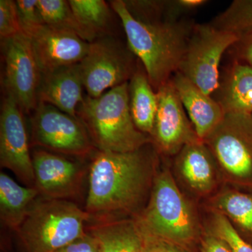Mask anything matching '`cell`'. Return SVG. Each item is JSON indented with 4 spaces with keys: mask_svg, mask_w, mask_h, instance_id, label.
I'll list each match as a JSON object with an SVG mask.
<instances>
[{
    "mask_svg": "<svg viewBox=\"0 0 252 252\" xmlns=\"http://www.w3.org/2000/svg\"><path fill=\"white\" fill-rule=\"evenodd\" d=\"M147 145L124 153L99 151L89 176L85 211L90 217L109 220L140 203L150 177L152 158Z\"/></svg>",
    "mask_w": 252,
    "mask_h": 252,
    "instance_id": "1",
    "label": "cell"
},
{
    "mask_svg": "<svg viewBox=\"0 0 252 252\" xmlns=\"http://www.w3.org/2000/svg\"><path fill=\"white\" fill-rule=\"evenodd\" d=\"M109 5L122 21L129 49L157 91L180 69L195 24L183 18L143 22L130 14L123 0L110 1Z\"/></svg>",
    "mask_w": 252,
    "mask_h": 252,
    "instance_id": "2",
    "label": "cell"
},
{
    "mask_svg": "<svg viewBox=\"0 0 252 252\" xmlns=\"http://www.w3.org/2000/svg\"><path fill=\"white\" fill-rule=\"evenodd\" d=\"M77 117L99 152L138 150L152 142L132 120L129 106L128 82L113 88L98 97L84 95L78 106Z\"/></svg>",
    "mask_w": 252,
    "mask_h": 252,
    "instance_id": "3",
    "label": "cell"
},
{
    "mask_svg": "<svg viewBox=\"0 0 252 252\" xmlns=\"http://www.w3.org/2000/svg\"><path fill=\"white\" fill-rule=\"evenodd\" d=\"M90 215L63 199H36L16 233L27 252H52L86 235Z\"/></svg>",
    "mask_w": 252,
    "mask_h": 252,
    "instance_id": "4",
    "label": "cell"
},
{
    "mask_svg": "<svg viewBox=\"0 0 252 252\" xmlns=\"http://www.w3.org/2000/svg\"><path fill=\"white\" fill-rule=\"evenodd\" d=\"M140 231L169 240L190 251L198 228L188 202L167 170L154 180L148 205L135 220Z\"/></svg>",
    "mask_w": 252,
    "mask_h": 252,
    "instance_id": "5",
    "label": "cell"
},
{
    "mask_svg": "<svg viewBox=\"0 0 252 252\" xmlns=\"http://www.w3.org/2000/svg\"><path fill=\"white\" fill-rule=\"evenodd\" d=\"M135 57L127 44L113 36H100L89 43L87 54L79 63L87 95L98 97L129 82L138 68Z\"/></svg>",
    "mask_w": 252,
    "mask_h": 252,
    "instance_id": "6",
    "label": "cell"
},
{
    "mask_svg": "<svg viewBox=\"0 0 252 252\" xmlns=\"http://www.w3.org/2000/svg\"><path fill=\"white\" fill-rule=\"evenodd\" d=\"M239 38L211 24L195 25L178 72L205 94L211 95L220 87L222 56Z\"/></svg>",
    "mask_w": 252,
    "mask_h": 252,
    "instance_id": "7",
    "label": "cell"
},
{
    "mask_svg": "<svg viewBox=\"0 0 252 252\" xmlns=\"http://www.w3.org/2000/svg\"><path fill=\"white\" fill-rule=\"evenodd\" d=\"M203 142L229 177L252 189V114H225Z\"/></svg>",
    "mask_w": 252,
    "mask_h": 252,
    "instance_id": "8",
    "label": "cell"
},
{
    "mask_svg": "<svg viewBox=\"0 0 252 252\" xmlns=\"http://www.w3.org/2000/svg\"><path fill=\"white\" fill-rule=\"evenodd\" d=\"M31 122L33 142L43 148L79 157L94 148L82 122L51 104L38 102Z\"/></svg>",
    "mask_w": 252,
    "mask_h": 252,
    "instance_id": "9",
    "label": "cell"
},
{
    "mask_svg": "<svg viewBox=\"0 0 252 252\" xmlns=\"http://www.w3.org/2000/svg\"><path fill=\"white\" fill-rule=\"evenodd\" d=\"M1 41L5 63V94L14 97L24 114H31L38 104L41 77L31 39L20 33Z\"/></svg>",
    "mask_w": 252,
    "mask_h": 252,
    "instance_id": "10",
    "label": "cell"
},
{
    "mask_svg": "<svg viewBox=\"0 0 252 252\" xmlns=\"http://www.w3.org/2000/svg\"><path fill=\"white\" fill-rule=\"evenodd\" d=\"M23 114L14 97L5 94L0 114V164L28 187H35Z\"/></svg>",
    "mask_w": 252,
    "mask_h": 252,
    "instance_id": "11",
    "label": "cell"
},
{
    "mask_svg": "<svg viewBox=\"0 0 252 252\" xmlns=\"http://www.w3.org/2000/svg\"><path fill=\"white\" fill-rule=\"evenodd\" d=\"M158 108L152 140L163 153L175 154L198 138L171 79L157 91Z\"/></svg>",
    "mask_w": 252,
    "mask_h": 252,
    "instance_id": "12",
    "label": "cell"
},
{
    "mask_svg": "<svg viewBox=\"0 0 252 252\" xmlns=\"http://www.w3.org/2000/svg\"><path fill=\"white\" fill-rule=\"evenodd\" d=\"M29 38L41 74L79 64L89 47V42L74 33L45 25Z\"/></svg>",
    "mask_w": 252,
    "mask_h": 252,
    "instance_id": "13",
    "label": "cell"
},
{
    "mask_svg": "<svg viewBox=\"0 0 252 252\" xmlns=\"http://www.w3.org/2000/svg\"><path fill=\"white\" fill-rule=\"evenodd\" d=\"M32 159L35 188L41 197L64 200L74 195L81 177L79 165L46 150L34 151Z\"/></svg>",
    "mask_w": 252,
    "mask_h": 252,
    "instance_id": "14",
    "label": "cell"
},
{
    "mask_svg": "<svg viewBox=\"0 0 252 252\" xmlns=\"http://www.w3.org/2000/svg\"><path fill=\"white\" fill-rule=\"evenodd\" d=\"M171 81L195 133L204 142L223 120L224 111L216 99L205 94L180 72H176Z\"/></svg>",
    "mask_w": 252,
    "mask_h": 252,
    "instance_id": "15",
    "label": "cell"
},
{
    "mask_svg": "<svg viewBox=\"0 0 252 252\" xmlns=\"http://www.w3.org/2000/svg\"><path fill=\"white\" fill-rule=\"evenodd\" d=\"M79 64L41 74L38 102L51 104L62 112L77 117V109L84 99V89Z\"/></svg>",
    "mask_w": 252,
    "mask_h": 252,
    "instance_id": "16",
    "label": "cell"
},
{
    "mask_svg": "<svg viewBox=\"0 0 252 252\" xmlns=\"http://www.w3.org/2000/svg\"><path fill=\"white\" fill-rule=\"evenodd\" d=\"M214 156L203 141L186 145L180 152L178 167L187 184L198 192L211 190L215 182Z\"/></svg>",
    "mask_w": 252,
    "mask_h": 252,
    "instance_id": "17",
    "label": "cell"
},
{
    "mask_svg": "<svg viewBox=\"0 0 252 252\" xmlns=\"http://www.w3.org/2000/svg\"><path fill=\"white\" fill-rule=\"evenodd\" d=\"M35 187L18 185L9 175L0 174V219L6 227L16 231L33 204L39 198Z\"/></svg>",
    "mask_w": 252,
    "mask_h": 252,
    "instance_id": "18",
    "label": "cell"
},
{
    "mask_svg": "<svg viewBox=\"0 0 252 252\" xmlns=\"http://www.w3.org/2000/svg\"><path fill=\"white\" fill-rule=\"evenodd\" d=\"M128 89L129 106L134 124L139 130L152 137L158 108L157 93L143 67L137 68L129 81Z\"/></svg>",
    "mask_w": 252,
    "mask_h": 252,
    "instance_id": "19",
    "label": "cell"
},
{
    "mask_svg": "<svg viewBox=\"0 0 252 252\" xmlns=\"http://www.w3.org/2000/svg\"><path fill=\"white\" fill-rule=\"evenodd\" d=\"M98 252H142V237L135 220L102 222L89 229Z\"/></svg>",
    "mask_w": 252,
    "mask_h": 252,
    "instance_id": "20",
    "label": "cell"
},
{
    "mask_svg": "<svg viewBox=\"0 0 252 252\" xmlns=\"http://www.w3.org/2000/svg\"><path fill=\"white\" fill-rule=\"evenodd\" d=\"M217 102L225 114H252V67L235 62L230 68Z\"/></svg>",
    "mask_w": 252,
    "mask_h": 252,
    "instance_id": "21",
    "label": "cell"
},
{
    "mask_svg": "<svg viewBox=\"0 0 252 252\" xmlns=\"http://www.w3.org/2000/svg\"><path fill=\"white\" fill-rule=\"evenodd\" d=\"M77 21L94 41L103 35L112 20V7L103 0H69Z\"/></svg>",
    "mask_w": 252,
    "mask_h": 252,
    "instance_id": "22",
    "label": "cell"
},
{
    "mask_svg": "<svg viewBox=\"0 0 252 252\" xmlns=\"http://www.w3.org/2000/svg\"><path fill=\"white\" fill-rule=\"evenodd\" d=\"M41 19L48 27L74 33L87 42H92L65 0H38Z\"/></svg>",
    "mask_w": 252,
    "mask_h": 252,
    "instance_id": "23",
    "label": "cell"
},
{
    "mask_svg": "<svg viewBox=\"0 0 252 252\" xmlns=\"http://www.w3.org/2000/svg\"><path fill=\"white\" fill-rule=\"evenodd\" d=\"M215 206L252 238V193L238 190L225 192L217 197Z\"/></svg>",
    "mask_w": 252,
    "mask_h": 252,
    "instance_id": "24",
    "label": "cell"
},
{
    "mask_svg": "<svg viewBox=\"0 0 252 252\" xmlns=\"http://www.w3.org/2000/svg\"><path fill=\"white\" fill-rule=\"evenodd\" d=\"M210 24L220 31L233 33L239 41L252 35V0H235Z\"/></svg>",
    "mask_w": 252,
    "mask_h": 252,
    "instance_id": "25",
    "label": "cell"
},
{
    "mask_svg": "<svg viewBox=\"0 0 252 252\" xmlns=\"http://www.w3.org/2000/svg\"><path fill=\"white\" fill-rule=\"evenodd\" d=\"M215 235L227 245L232 252H252V245L243 238L228 218L217 212L213 221Z\"/></svg>",
    "mask_w": 252,
    "mask_h": 252,
    "instance_id": "26",
    "label": "cell"
},
{
    "mask_svg": "<svg viewBox=\"0 0 252 252\" xmlns=\"http://www.w3.org/2000/svg\"><path fill=\"white\" fill-rule=\"evenodd\" d=\"M16 3L21 31L31 37L44 25L39 12L38 0H17Z\"/></svg>",
    "mask_w": 252,
    "mask_h": 252,
    "instance_id": "27",
    "label": "cell"
},
{
    "mask_svg": "<svg viewBox=\"0 0 252 252\" xmlns=\"http://www.w3.org/2000/svg\"><path fill=\"white\" fill-rule=\"evenodd\" d=\"M23 33L18 21L16 1H0V36L7 39Z\"/></svg>",
    "mask_w": 252,
    "mask_h": 252,
    "instance_id": "28",
    "label": "cell"
},
{
    "mask_svg": "<svg viewBox=\"0 0 252 252\" xmlns=\"http://www.w3.org/2000/svg\"><path fill=\"white\" fill-rule=\"evenodd\" d=\"M142 252H190L189 250L169 240L141 232Z\"/></svg>",
    "mask_w": 252,
    "mask_h": 252,
    "instance_id": "29",
    "label": "cell"
},
{
    "mask_svg": "<svg viewBox=\"0 0 252 252\" xmlns=\"http://www.w3.org/2000/svg\"><path fill=\"white\" fill-rule=\"evenodd\" d=\"M52 252H98L97 243L89 232L72 243Z\"/></svg>",
    "mask_w": 252,
    "mask_h": 252,
    "instance_id": "30",
    "label": "cell"
},
{
    "mask_svg": "<svg viewBox=\"0 0 252 252\" xmlns=\"http://www.w3.org/2000/svg\"><path fill=\"white\" fill-rule=\"evenodd\" d=\"M200 252H232L228 245L214 234L206 235L201 240Z\"/></svg>",
    "mask_w": 252,
    "mask_h": 252,
    "instance_id": "31",
    "label": "cell"
},
{
    "mask_svg": "<svg viewBox=\"0 0 252 252\" xmlns=\"http://www.w3.org/2000/svg\"><path fill=\"white\" fill-rule=\"evenodd\" d=\"M239 56L244 62L252 67V35L239 41Z\"/></svg>",
    "mask_w": 252,
    "mask_h": 252,
    "instance_id": "32",
    "label": "cell"
},
{
    "mask_svg": "<svg viewBox=\"0 0 252 252\" xmlns=\"http://www.w3.org/2000/svg\"></svg>",
    "mask_w": 252,
    "mask_h": 252,
    "instance_id": "33",
    "label": "cell"
}]
</instances>
